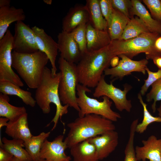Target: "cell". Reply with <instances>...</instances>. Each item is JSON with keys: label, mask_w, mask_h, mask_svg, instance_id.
<instances>
[{"label": "cell", "mask_w": 161, "mask_h": 161, "mask_svg": "<svg viewBox=\"0 0 161 161\" xmlns=\"http://www.w3.org/2000/svg\"><path fill=\"white\" fill-rule=\"evenodd\" d=\"M109 45L97 50L87 51L76 64L79 83L95 88L114 57Z\"/></svg>", "instance_id": "obj_1"}, {"label": "cell", "mask_w": 161, "mask_h": 161, "mask_svg": "<svg viewBox=\"0 0 161 161\" xmlns=\"http://www.w3.org/2000/svg\"><path fill=\"white\" fill-rule=\"evenodd\" d=\"M61 77L60 72L53 75L51 70L46 66L42 81L35 91L36 103L44 114L50 112L51 103L56 106V113L51 122L54 123L52 131L56 127L59 119L61 120L62 117L67 113L69 106L68 105H63L60 100L58 86Z\"/></svg>", "instance_id": "obj_2"}, {"label": "cell", "mask_w": 161, "mask_h": 161, "mask_svg": "<svg viewBox=\"0 0 161 161\" xmlns=\"http://www.w3.org/2000/svg\"><path fill=\"white\" fill-rule=\"evenodd\" d=\"M69 131L64 140L68 148L108 131L115 130L113 122L100 116L87 114L67 124Z\"/></svg>", "instance_id": "obj_3"}, {"label": "cell", "mask_w": 161, "mask_h": 161, "mask_svg": "<svg viewBox=\"0 0 161 161\" xmlns=\"http://www.w3.org/2000/svg\"><path fill=\"white\" fill-rule=\"evenodd\" d=\"M12 67L29 88L37 89L41 83L46 65L49 61L40 51L31 53L12 52Z\"/></svg>", "instance_id": "obj_4"}, {"label": "cell", "mask_w": 161, "mask_h": 161, "mask_svg": "<svg viewBox=\"0 0 161 161\" xmlns=\"http://www.w3.org/2000/svg\"><path fill=\"white\" fill-rule=\"evenodd\" d=\"M160 35L157 33L148 32L126 40H112L109 44L114 56L124 55L132 59L138 54L145 53L147 59H153L161 56V53L156 50L154 44Z\"/></svg>", "instance_id": "obj_5"}, {"label": "cell", "mask_w": 161, "mask_h": 161, "mask_svg": "<svg viewBox=\"0 0 161 161\" xmlns=\"http://www.w3.org/2000/svg\"><path fill=\"white\" fill-rule=\"evenodd\" d=\"M91 91L88 87L80 83L77 86V102L80 109L78 112L79 117L93 114L100 116L113 122H116L121 118L119 113L111 109L112 102L109 97L103 96V100L99 101L87 95L86 93Z\"/></svg>", "instance_id": "obj_6"}, {"label": "cell", "mask_w": 161, "mask_h": 161, "mask_svg": "<svg viewBox=\"0 0 161 161\" xmlns=\"http://www.w3.org/2000/svg\"><path fill=\"white\" fill-rule=\"evenodd\" d=\"M58 62L61 73L58 86L61 101L64 105H68L79 112L80 109L76 95L77 87L79 83L76 64L68 62L61 56Z\"/></svg>", "instance_id": "obj_7"}, {"label": "cell", "mask_w": 161, "mask_h": 161, "mask_svg": "<svg viewBox=\"0 0 161 161\" xmlns=\"http://www.w3.org/2000/svg\"><path fill=\"white\" fill-rule=\"evenodd\" d=\"M105 75H103L95 87L93 95L95 97L99 98L106 96L112 100L115 107L119 111L125 110L130 112L132 107L131 100L127 98L128 93L131 89V85L126 83L124 85V89L122 90L114 86L111 82L108 83L105 81Z\"/></svg>", "instance_id": "obj_8"}, {"label": "cell", "mask_w": 161, "mask_h": 161, "mask_svg": "<svg viewBox=\"0 0 161 161\" xmlns=\"http://www.w3.org/2000/svg\"><path fill=\"white\" fill-rule=\"evenodd\" d=\"M13 37L8 30L0 40V82L9 81L22 87L24 83L12 68Z\"/></svg>", "instance_id": "obj_9"}, {"label": "cell", "mask_w": 161, "mask_h": 161, "mask_svg": "<svg viewBox=\"0 0 161 161\" xmlns=\"http://www.w3.org/2000/svg\"><path fill=\"white\" fill-rule=\"evenodd\" d=\"M13 37V51L22 53H31L39 51L35 33L32 28L23 21L16 22Z\"/></svg>", "instance_id": "obj_10"}, {"label": "cell", "mask_w": 161, "mask_h": 161, "mask_svg": "<svg viewBox=\"0 0 161 161\" xmlns=\"http://www.w3.org/2000/svg\"><path fill=\"white\" fill-rule=\"evenodd\" d=\"M117 56L121 58L118 65L114 67L106 69L104 72L105 75H110V78L114 80H122L125 76L131 75L133 72L145 74V69L148 63L146 59L134 61L124 55Z\"/></svg>", "instance_id": "obj_11"}, {"label": "cell", "mask_w": 161, "mask_h": 161, "mask_svg": "<svg viewBox=\"0 0 161 161\" xmlns=\"http://www.w3.org/2000/svg\"><path fill=\"white\" fill-rule=\"evenodd\" d=\"M64 136L60 135L52 141L46 139L41 147L40 154V160L47 161H70L71 158L65 153L68 148L66 142L63 141Z\"/></svg>", "instance_id": "obj_12"}, {"label": "cell", "mask_w": 161, "mask_h": 161, "mask_svg": "<svg viewBox=\"0 0 161 161\" xmlns=\"http://www.w3.org/2000/svg\"><path fill=\"white\" fill-rule=\"evenodd\" d=\"M31 28L35 33L39 50L47 56L52 66V73L55 75L57 70L55 61L58 50L57 43L46 33L43 29L36 26Z\"/></svg>", "instance_id": "obj_13"}, {"label": "cell", "mask_w": 161, "mask_h": 161, "mask_svg": "<svg viewBox=\"0 0 161 161\" xmlns=\"http://www.w3.org/2000/svg\"><path fill=\"white\" fill-rule=\"evenodd\" d=\"M57 43L60 56L70 63L75 64L79 61L81 54L71 32L62 30L58 35Z\"/></svg>", "instance_id": "obj_14"}, {"label": "cell", "mask_w": 161, "mask_h": 161, "mask_svg": "<svg viewBox=\"0 0 161 161\" xmlns=\"http://www.w3.org/2000/svg\"><path fill=\"white\" fill-rule=\"evenodd\" d=\"M118 133L111 130L88 140L95 146L99 160L107 158L118 144Z\"/></svg>", "instance_id": "obj_15"}, {"label": "cell", "mask_w": 161, "mask_h": 161, "mask_svg": "<svg viewBox=\"0 0 161 161\" xmlns=\"http://www.w3.org/2000/svg\"><path fill=\"white\" fill-rule=\"evenodd\" d=\"M142 146L135 148L138 161L148 160L149 161H161V139L155 135L150 136L146 140L142 141Z\"/></svg>", "instance_id": "obj_16"}, {"label": "cell", "mask_w": 161, "mask_h": 161, "mask_svg": "<svg viewBox=\"0 0 161 161\" xmlns=\"http://www.w3.org/2000/svg\"><path fill=\"white\" fill-rule=\"evenodd\" d=\"M89 21V14L85 5L75 6L70 9L63 18L62 30L71 32L78 26Z\"/></svg>", "instance_id": "obj_17"}, {"label": "cell", "mask_w": 161, "mask_h": 161, "mask_svg": "<svg viewBox=\"0 0 161 161\" xmlns=\"http://www.w3.org/2000/svg\"><path fill=\"white\" fill-rule=\"evenodd\" d=\"M87 51L97 50L109 45L112 40L107 30L95 28L89 23L86 24Z\"/></svg>", "instance_id": "obj_18"}, {"label": "cell", "mask_w": 161, "mask_h": 161, "mask_svg": "<svg viewBox=\"0 0 161 161\" xmlns=\"http://www.w3.org/2000/svg\"><path fill=\"white\" fill-rule=\"evenodd\" d=\"M5 132L13 139L25 141L33 135L29 128L27 113L13 120L9 121L6 127Z\"/></svg>", "instance_id": "obj_19"}, {"label": "cell", "mask_w": 161, "mask_h": 161, "mask_svg": "<svg viewBox=\"0 0 161 161\" xmlns=\"http://www.w3.org/2000/svg\"><path fill=\"white\" fill-rule=\"evenodd\" d=\"M130 10L131 16L136 15L143 22L150 32L161 35V23L154 19L141 2L132 0Z\"/></svg>", "instance_id": "obj_20"}, {"label": "cell", "mask_w": 161, "mask_h": 161, "mask_svg": "<svg viewBox=\"0 0 161 161\" xmlns=\"http://www.w3.org/2000/svg\"><path fill=\"white\" fill-rule=\"evenodd\" d=\"M26 18L23 10L10 6L0 8V40L10 25L14 22L24 21Z\"/></svg>", "instance_id": "obj_21"}, {"label": "cell", "mask_w": 161, "mask_h": 161, "mask_svg": "<svg viewBox=\"0 0 161 161\" xmlns=\"http://www.w3.org/2000/svg\"><path fill=\"white\" fill-rule=\"evenodd\" d=\"M70 149L73 161H99L94 145L87 140L74 145Z\"/></svg>", "instance_id": "obj_22"}, {"label": "cell", "mask_w": 161, "mask_h": 161, "mask_svg": "<svg viewBox=\"0 0 161 161\" xmlns=\"http://www.w3.org/2000/svg\"><path fill=\"white\" fill-rule=\"evenodd\" d=\"M24 142L20 139L10 140L3 137L1 140L0 139V147L21 161H32L26 150L23 148L24 147Z\"/></svg>", "instance_id": "obj_23"}, {"label": "cell", "mask_w": 161, "mask_h": 161, "mask_svg": "<svg viewBox=\"0 0 161 161\" xmlns=\"http://www.w3.org/2000/svg\"><path fill=\"white\" fill-rule=\"evenodd\" d=\"M85 6L89 14V23L97 29L107 30V23L102 15L100 0H87Z\"/></svg>", "instance_id": "obj_24"}, {"label": "cell", "mask_w": 161, "mask_h": 161, "mask_svg": "<svg viewBox=\"0 0 161 161\" xmlns=\"http://www.w3.org/2000/svg\"><path fill=\"white\" fill-rule=\"evenodd\" d=\"M0 93L7 95H14L21 98L26 105L34 107L36 103L31 93L21 89L20 87L11 82H0Z\"/></svg>", "instance_id": "obj_25"}, {"label": "cell", "mask_w": 161, "mask_h": 161, "mask_svg": "<svg viewBox=\"0 0 161 161\" xmlns=\"http://www.w3.org/2000/svg\"><path fill=\"white\" fill-rule=\"evenodd\" d=\"M130 19L114 8L112 18L108 27V32L112 40L120 39Z\"/></svg>", "instance_id": "obj_26"}, {"label": "cell", "mask_w": 161, "mask_h": 161, "mask_svg": "<svg viewBox=\"0 0 161 161\" xmlns=\"http://www.w3.org/2000/svg\"><path fill=\"white\" fill-rule=\"evenodd\" d=\"M8 95L0 94V116L6 117L9 121L15 120L27 113L24 106L17 107L9 103Z\"/></svg>", "instance_id": "obj_27"}, {"label": "cell", "mask_w": 161, "mask_h": 161, "mask_svg": "<svg viewBox=\"0 0 161 161\" xmlns=\"http://www.w3.org/2000/svg\"><path fill=\"white\" fill-rule=\"evenodd\" d=\"M50 132H42L36 136H32L24 141L25 149L31 157L33 161L40 160V154L42 145L49 136Z\"/></svg>", "instance_id": "obj_28"}, {"label": "cell", "mask_w": 161, "mask_h": 161, "mask_svg": "<svg viewBox=\"0 0 161 161\" xmlns=\"http://www.w3.org/2000/svg\"><path fill=\"white\" fill-rule=\"evenodd\" d=\"M148 32H150L143 21L136 16L130 19L120 39L128 40Z\"/></svg>", "instance_id": "obj_29"}, {"label": "cell", "mask_w": 161, "mask_h": 161, "mask_svg": "<svg viewBox=\"0 0 161 161\" xmlns=\"http://www.w3.org/2000/svg\"><path fill=\"white\" fill-rule=\"evenodd\" d=\"M137 97L143 108V116L142 122L137 125L136 131L141 134L146 131L148 126L151 123L154 122L161 123V119L159 116H152L150 113L147 108V104L144 102L140 93L138 94Z\"/></svg>", "instance_id": "obj_30"}, {"label": "cell", "mask_w": 161, "mask_h": 161, "mask_svg": "<svg viewBox=\"0 0 161 161\" xmlns=\"http://www.w3.org/2000/svg\"><path fill=\"white\" fill-rule=\"evenodd\" d=\"M138 123L137 121L134 120L131 124L129 139L124 150V161H138L136 157L134 145L136 129Z\"/></svg>", "instance_id": "obj_31"}, {"label": "cell", "mask_w": 161, "mask_h": 161, "mask_svg": "<svg viewBox=\"0 0 161 161\" xmlns=\"http://www.w3.org/2000/svg\"><path fill=\"white\" fill-rule=\"evenodd\" d=\"M86 24H81L71 32L75 40L79 47L81 55L87 51L86 35Z\"/></svg>", "instance_id": "obj_32"}, {"label": "cell", "mask_w": 161, "mask_h": 161, "mask_svg": "<svg viewBox=\"0 0 161 161\" xmlns=\"http://www.w3.org/2000/svg\"><path fill=\"white\" fill-rule=\"evenodd\" d=\"M151 86L150 91L146 95V101L149 102L154 100L151 107L153 112L154 113L157 109L156 102L161 101V78L155 81Z\"/></svg>", "instance_id": "obj_33"}, {"label": "cell", "mask_w": 161, "mask_h": 161, "mask_svg": "<svg viewBox=\"0 0 161 161\" xmlns=\"http://www.w3.org/2000/svg\"><path fill=\"white\" fill-rule=\"evenodd\" d=\"M145 70L148 77L146 79L144 80V84L141 88L140 93L142 96L145 95L150 86L154 83L161 78V69H159L156 72L151 71L147 67Z\"/></svg>", "instance_id": "obj_34"}, {"label": "cell", "mask_w": 161, "mask_h": 161, "mask_svg": "<svg viewBox=\"0 0 161 161\" xmlns=\"http://www.w3.org/2000/svg\"><path fill=\"white\" fill-rule=\"evenodd\" d=\"M153 18L161 23V0H143Z\"/></svg>", "instance_id": "obj_35"}, {"label": "cell", "mask_w": 161, "mask_h": 161, "mask_svg": "<svg viewBox=\"0 0 161 161\" xmlns=\"http://www.w3.org/2000/svg\"><path fill=\"white\" fill-rule=\"evenodd\" d=\"M100 3L102 15L107 22L108 28L111 22L114 9L112 0H100Z\"/></svg>", "instance_id": "obj_36"}, {"label": "cell", "mask_w": 161, "mask_h": 161, "mask_svg": "<svg viewBox=\"0 0 161 161\" xmlns=\"http://www.w3.org/2000/svg\"><path fill=\"white\" fill-rule=\"evenodd\" d=\"M114 8L123 14L129 19L131 18L129 10L131 6V1L128 0H112Z\"/></svg>", "instance_id": "obj_37"}, {"label": "cell", "mask_w": 161, "mask_h": 161, "mask_svg": "<svg viewBox=\"0 0 161 161\" xmlns=\"http://www.w3.org/2000/svg\"><path fill=\"white\" fill-rule=\"evenodd\" d=\"M13 157L4 149L0 148V161H10Z\"/></svg>", "instance_id": "obj_38"}, {"label": "cell", "mask_w": 161, "mask_h": 161, "mask_svg": "<svg viewBox=\"0 0 161 161\" xmlns=\"http://www.w3.org/2000/svg\"><path fill=\"white\" fill-rule=\"evenodd\" d=\"M154 47L157 51L161 53V36L160 35L156 39L154 44Z\"/></svg>", "instance_id": "obj_39"}, {"label": "cell", "mask_w": 161, "mask_h": 161, "mask_svg": "<svg viewBox=\"0 0 161 161\" xmlns=\"http://www.w3.org/2000/svg\"><path fill=\"white\" fill-rule=\"evenodd\" d=\"M119 58L118 56H115L112 58L110 62V65L112 67H114L117 66L119 62Z\"/></svg>", "instance_id": "obj_40"}, {"label": "cell", "mask_w": 161, "mask_h": 161, "mask_svg": "<svg viewBox=\"0 0 161 161\" xmlns=\"http://www.w3.org/2000/svg\"><path fill=\"white\" fill-rule=\"evenodd\" d=\"M154 64L159 69H161V56H158L154 58L153 59Z\"/></svg>", "instance_id": "obj_41"}, {"label": "cell", "mask_w": 161, "mask_h": 161, "mask_svg": "<svg viewBox=\"0 0 161 161\" xmlns=\"http://www.w3.org/2000/svg\"><path fill=\"white\" fill-rule=\"evenodd\" d=\"M9 121V120L6 117H1L0 118V129L1 130L3 126L6 127Z\"/></svg>", "instance_id": "obj_42"}, {"label": "cell", "mask_w": 161, "mask_h": 161, "mask_svg": "<svg viewBox=\"0 0 161 161\" xmlns=\"http://www.w3.org/2000/svg\"><path fill=\"white\" fill-rule=\"evenodd\" d=\"M10 0H0V8L10 6Z\"/></svg>", "instance_id": "obj_43"}, {"label": "cell", "mask_w": 161, "mask_h": 161, "mask_svg": "<svg viewBox=\"0 0 161 161\" xmlns=\"http://www.w3.org/2000/svg\"><path fill=\"white\" fill-rule=\"evenodd\" d=\"M157 110L158 112V115L161 119V102L160 103V104L159 107L157 109Z\"/></svg>", "instance_id": "obj_44"}, {"label": "cell", "mask_w": 161, "mask_h": 161, "mask_svg": "<svg viewBox=\"0 0 161 161\" xmlns=\"http://www.w3.org/2000/svg\"><path fill=\"white\" fill-rule=\"evenodd\" d=\"M43 1L45 3L49 5L51 4L52 2V0H44Z\"/></svg>", "instance_id": "obj_45"}, {"label": "cell", "mask_w": 161, "mask_h": 161, "mask_svg": "<svg viewBox=\"0 0 161 161\" xmlns=\"http://www.w3.org/2000/svg\"><path fill=\"white\" fill-rule=\"evenodd\" d=\"M10 161H21L18 158L13 157Z\"/></svg>", "instance_id": "obj_46"}, {"label": "cell", "mask_w": 161, "mask_h": 161, "mask_svg": "<svg viewBox=\"0 0 161 161\" xmlns=\"http://www.w3.org/2000/svg\"><path fill=\"white\" fill-rule=\"evenodd\" d=\"M37 161H47V160H41Z\"/></svg>", "instance_id": "obj_47"}, {"label": "cell", "mask_w": 161, "mask_h": 161, "mask_svg": "<svg viewBox=\"0 0 161 161\" xmlns=\"http://www.w3.org/2000/svg\"><path fill=\"white\" fill-rule=\"evenodd\" d=\"M146 161V160H143V161Z\"/></svg>", "instance_id": "obj_48"}, {"label": "cell", "mask_w": 161, "mask_h": 161, "mask_svg": "<svg viewBox=\"0 0 161 161\" xmlns=\"http://www.w3.org/2000/svg\"></svg>", "instance_id": "obj_49"}]
</instances>
